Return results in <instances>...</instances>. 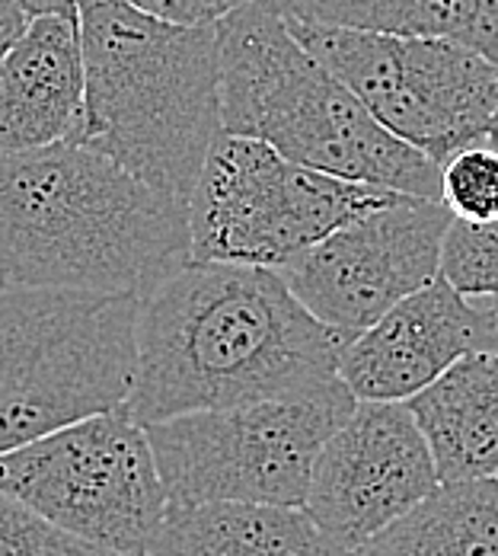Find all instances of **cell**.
Here are the masks:
<instances>
[{"label":"cell","mask_w":498,"mask_h":556,"mask_svg":"<svg viewBox=\"0 0 498 556\" xmlns=\"http://www.w3.org/2000/svg\"><path fill=\"white\" fill-rule=\"evenodd\" d=\"M390 195L396 192L301 167L221 128L186 199L189 260L281 269Z\"/></svg>","instance_id":"8992f818"},{"label":"cell","mask_w":498,"mask_h":556,"mask_svg":"<svg viewBox=\"0 0 498 556\" xmlns=\"http://www.w3.org/2000/svg\"><path fill=\"white\" fill-rule=\"evenodd\" d=\"M438 470L406 403L358 400L323 442L304 508L345 551L438 486Z\"/></svg>","instance_id":"8fae6325"},{"label":"cell","mask_w":498,"mask_h":556,"mask_svg":"<svg viewBox=\"0 0 498 556\" xmlns=\"http://www.w3.org/2000/svg\"><path fill=\"white\" fill-rule=\"evenodd\" d=\"M442 202L460 222L498 218V151L483 138L442 164Z\"/></svg>","instance_id":"ac0fdd59"},{"label":"cell","mask_w":498,"mask_h":556,"mask_svg":"<svg viewBox=\"0 0 498 556\" xmlns=\"http://www.w3.org/2000/svg\"><path fill=\"white\" fill-rule=\"evenodd\" d=\"M33 16L36 13H67V16H77V3L80 0H20Z\"/></svg>","instance_id":"d4e9b609"},{"label":"cell","mask_w":498,"mask_h":556,"mask_svg":"<svg viewBox=\"0 0 498 556\" xmlns=\"http://www.w3.org/2000/svg\"><path fill=\"white\" fill-rule=\"evenodd\" d=\"M463 298L473 317V352H498V291Z\"/></svg>","instance_id":"44dd1931"},{"label":"cell","mask_w":498,"mask_h":556,"mask_svg":"<svg viewBox=\"0 0 498 556\" xmlns=\"http://www.w3.org/2000/svg\"><path fill=\"white\" fill-rule=\"evenodd\" d=\"M84 112L74 144L186 202L221 131L218 29L182 26L125 0L77 3Z\"/></svg>","instance_id":"3957f363"},{"label":"cell","mask_w":498,"mask_h":556,"mask_svg":"<svg viewBox=\"0 0 498 556\" xmlns=\"http://www.w3.org/2000/svg\"><path fill=\"white\" fill-rule=\"evenodd\" d=\"M0 493L118 556L148 554L169 505L148 432L125 406L0 451Z\"/></svg>","instance_id":"9c48e42d"},{"label":"cell","mask_w":498,"mask_h":556,"mask_svg":"<svg viewBox=\"0 0 498 556\" xmlns=\"http://www.w3.org/2000/svg\"><path fill=\"white\" fill-rule=\"evenodd\" d=\"M348 556H498V477L438 483Z\"/></svg>","instance_id":"2e32d148"},{"label":"cell","mask_w":498,"mask_h":556,"mask_svg":"<svg viewBox=\"0 0 498 556\" xmlns=\"http://www.w3.org/2000/svg\"><path fill=\"white\" fill-rule=\"evenodd\" d=\"M141 298L0 285V451L125 406Z\"/></svg>","instance_id":"5b68a950"},{"label":"cell","mask_w":498,"mask_h":556,"mask_svg":"<svg viewBox=\"0 0 498 556\" xmlns=\"http://www.w3.org/2000/svg\"><path fill=\"white\" fill-rule=\"evenodd\" d=\"M135 345L125 413L151 426L330 388L345 339L276 269L189 260L141 298Z\"/></svg>","instance_id":"6da1fadb"},{"label":"cell","mask_w":498,"mask_h":556,"mask_svg":"<svg viewBox=\"0 0 498 556\" xmlns=\"http://www.w3.org/2000/svg\"><path fill=\"white\" fill-rule=\"evenodd\" d=\"M454 222L442 199L396 192L276 269L291 294L345 342L442 276Z\"/></svg>","instance_id":"30bf717a"},{"label":"cell","mask_w":498,"mask_h":556,"mask_svg":"<svg viewBox=\"0 0 498 556\" xmlns=\"http://www.w3.org/2000/svg\"><path fill=\"white\" fill-rule=\"evenodd\" d=\"M281 20L399 36H447L498 74V0H269Z\"/></svg>","instance_id":"e0dca14e"},{"label":"cell","mask_w":498,"mask_h":556,"mask_svg":"<svg viewBox=\"0 0 498 556\" xmlns=\"http://www.w3.org/2000/svg\"><path fill=\"white\" fill-rule=\"evenodd\" d=\"M486 141H489V144L498 151V112H496V118H493V125H489V131H486Z\"/></svg>","instance_id":"484cf974"},{"label":"cell","mask_w":498,"mask_h":556,"mask_svg":"<svg viewBox=\"0 0 498 556\" xmlns=\"http://www.w3.org/2000/svg\"><path fill=\"white\" fill-rule=\"evenodd\" d=\"M84 112L77 16L36 13L0 58V154L71 141Z\"/></svg>","instance_id":"4fadbf2b"},{"label":"cell","mask_w":498,"mask_h":556,"mask_svg":"<svg viewBox=\"0 0 498 556\" xmlns=\"http://www.w3.org/2000/svg\"><path fill=\"white\" fill-rule=\"evenodd\" d=\"M291 36L332 71L387 131L432 164L483 141L498 112V74L447 36H399L284 20Z\"/></svg>","instance_id":"ba28073f"},{"label":"cell","mask_w":498,"mask_h":556,"mask_svg":"<svg viewBox=\"0 0 498 556\" xmlns=\"http://www.w3.org/2000/svg\"><path fill=\"white\" fill-rule=\"evenodd\" d=\"M29 16L33 13L20 0H0V58L7 55V49L13 46V39L26 29Z\"/></svg>","instance_id":"603a6c76"},{"label":"cell","mask_w":498,"mask_h":556,"mask_svg":"<svg viewBox=\"0 0 498 556\" xmlns=\"http://www.w3.org/2000/svg\"><path fill=\"white\" fill-rule=\"evenodd\" d=\"M141 13H151L157 20H169V23H182V26H205L199 23L195 3L192 0H125Z\"/></svg>","instance_id":"7402d4cb"},{"label":"cell","mask_w":498,"mask_h":556,"mask_svg":"<svg viewBox=\"0 0 498 556\" xmlns=\"http://www.w3.org/2000/svg\"><path fill=\"white\" fill-rule=\"evenodd\" d=\"M442 276L460 294L498 291V218L450 222L442 243Z\"/></svg>","instance_id":"d6986e66"},{"label":"cell","mask_w":498,"mask_h":556,"mask_svg":"<svg viewBox=\"0 0 498 556\" xmlns=\"http://www.w3.org/2000/svg\"><path fill=\"white\" fill-rule=\"evenodd\" d=\"M148 556H348L304 505H166Z\"/></svg>","instance_id":"5bb4252c"},{"label":"cell","mask_w":498,"mask_h":556,"mask_svg":"<svg viewBox=\"0 0 498 556\" xmlns=\"http://www.w3.org/2000/svg\"><path fill=\"white\" fill-rule=\"evenodd\" d=\"M192 3H195L199 23L212 26V23L224 20V16H230L233 10H243V7L253 3V0H192Z\"/></svg>","instance_id":"cb8c5ba5"},{"label":"cell","mask_w":498,"mask_h":556,"mask_svg":"<svg viewBox=\"0 0 498 556\" xmlns=\"http://www.w3.org/2000/svg\"><path fill=\"white\" fill-rule=\"evenodd\" d=\"M141 556H148V554H141Z\"/></svg>","instance_id":"4316f807"},{"label":"cell","mask_w":498,"mask_h":556,"mask_svg":"<svg viewBox=\"0 0 498 556\" xmlns=\"http://www.w3.org/2000/svg\"><path fill=\"white\" fill-rule=\"evenodd\" d=\"M0 556H118L97 547L46 515L33 505L20 502L10 493H0Z\"/></svg>","instance_id":"ffe728a7"},{"label":"cell","mask_w":498,"mask_h":556,"mask_svg":"<svg viewBox=\"0 0 498 556\" xmlns=\"http://www.w3.org/2000/svg\"><path fill=\"white\" fill-rule=\"evenodd\" d=\"M355 403L339 378L307 396L182 413L144 432L173 505H304L314 460Z\"/></svg>","instance_id":"52a82bcc"},{"label":"cell","mask_w":498,"mask_h":556,"mask_svg":"<svg viewBox=\"0 0 498 556\" xmlns=\"http://www.w3.org/2000/svg\"><path fill=\"white\" fill-rule=\"evenodd\" d=\"M182 263L186 202L74 141L0 154V285L144 298Z\"/></svg>","instance_id":"7a4b0ae2"},{"label":"cell","mask_w":498,"mask_h":556,"mask_svg":"<svg viewBox=\"0 0 498 556\" xmlns=\"http://www.w3.org/2000/svg\"><path fill=\"white\" fill-rule=\"evenodd\" d=\"M467 352H473L470 304L435 276L342 345L339 378L355 400L406 403Z\"/></svg>","instance_id":"7c38bea8"},{"label":"cell","mask_w":498,"mask_h":556,"mask_svg":"<svg viewBox=\"0 0 498 556\" xmlns=\"http://www.w3.org/2000/svg\"><path fill=\"white\" fill-rule=\"evenodd\" d=\"M442 483L498 477V352H467L406 400Z\"/></svg>","instance_id":"9a60e30c"},{"label":"cell","mask_w":498,"mask_h":556,"mask_svg":"<svg viewBox=\"0 0 498 556\" xmlns=\"http://www.w3.org/2000/svg\"><path fill=\"white\" fill-rule=\"evenodd\" d=\"M221 128L256 138L301 167L406 195L442 199V167L387 131L310 55L269 0L215 23Z\"/></svg>","instance_id":"277c9868"}]
</instances>
